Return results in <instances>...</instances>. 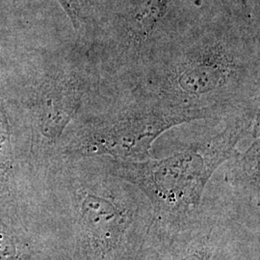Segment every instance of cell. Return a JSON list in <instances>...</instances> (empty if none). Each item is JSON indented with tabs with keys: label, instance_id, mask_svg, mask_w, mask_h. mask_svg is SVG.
I'll return each instance as SVG.
<instances>
[{
	"label": "cell",
	"instance_id": "6da1fadb",
	"mask_svg": "<svg viewBox=\"0 0 260 260\" xmlns=\"http://www.w3.org/2000/svg\"><path fill=\"white\" fill-rule=\"evenodd\" d=\"M259 29L231 14L159 48L108 94L220 121L259 106Z\"/></svg>",
	"mask_w": 260,
	"mask_h": 260
},
{
	"label": "cell",
	"instance_id": "8992f818",
	"mask_svg": "<svg viewBox=\"0 0 260 260\" xmlns=\"http://www.w3.org/2000/svg\"><path fill=\"white\" fill-rule=\"evenodd\" d=\"M80 212L86 229L100 241H109L113 238V233L118 234L121 215L111 202L99 196L83 193Z\"/></svg>",
	"mask_w": 260,
	"mask_h": 260
},
{
	"label": "cell",
	"instance_id": "5b68a950",
	"mask_svg": "<svg viewBox=\"0 0 260 260\" xmlns=\"http://www.w3.org/2000/svg\"><path fill=\"white\" fill-rule=\"evenodd\" d=\"M103 78L95 63L64 62L45 75L32 106L39 139L53 145L75 120L89 96L102 95Z\"/></svg>",
	"mask_w": 260,
	"mask_h": 260
},
{
	"label": "cell",
	"instance_id": "7a4b0ae2",
	"mask_svg": "<svg viewBox=\"0 0 260 260\" xmlns=\"http://www.w3.org/2000/svg\"><path fill=\"white\" fill-rule=\"evenodd\" d=\"M259 122V107L223 120V128L163 159L108 160V174L137 186L161 208L186 212L200 204L217 168L232 157L237 144Z\"/></svg>",
	"mask_w": 260,
	"mask_h": 260
},
{
	"label": "cell",
	"instance_id": "3957f363",
	"mask_svg": "<svg viewBox=\"0 0 260 260\" xmlns=\"http://www.w3.org/2000/svg\"><path fill=\"white\" fill-rule=\"evenodd\" d=\"M182 0H104L85 40L104 88L133 73L159 48L197 24L183 20ZM200 23V22H199Z\"/></svg>",
	"mask_w": 260,
	"mask_h": 260
},
{
	"label": "cell",
	"instance_id": "9c48e42d",
	"mask_svg": "<svg viewBox=\"0 0 260 260\" xmlns=\"http://www.w3.org/2000/svg\"><path fill=\"white\" fill-rule=\"evenodd\" d=\"M225 8L235 19L248 24H254L248 0H225Z\"/></svg>",
	"mask_w": 260,
	"mask_h": 260
},
{
	"label": "cell",
	"instance_id": "52a82bcc",
	"mask_svg": "<svg viewBox=\"0 0 260 260\" xmlns=\"http://www.w3.org/2000/svg\"><path fill=\"white\" fill-rule=\"evenodd\" d=\"M14 174V152L8 115L0 93V188L8 187Z\"/></svg>",
	"mask_w": 260,
	"mask_h": 260
},
{
	"label": "cell",
	"instance_id": "ba28073f",
	"mask_svg": "<svg viewBox=\"0 0 260 260\" xmlns=\"http://www.w3.org/2000/svg\"><path fill=\"white\" fill-rule=\"evenodd\" d=\"M69 16L76 33L85 40L93 16V0H57Z\"/></svg>",
	"mask_w": 260,
	"mask_h": 260
},
{
	"label": "cell",
	"instance_id": "8fae6325",
	"mask_svg": "<svg viewBox=\"0 0 260 260\" xmlns=\"http://www.w3.org/2000/svg\"><path fill=\"white\" fill-rule=\"evenodd\" d=\"M93 8L94 10L98 9L102 4H103V1L104 0H93Z\"/></svg>",
	"mask_w": 260,
	"mask_h": 260
},
{
	"label": "cell",
	"instance_id": "277c9868",
	"mask_svg": "<svg viewBox=\"0 0 260 260\" xmlns=\"http://www.w3.org/2000/svg\"><path fill=\"white\" fill-rule=\"evenodd\" d=\"M199 120L207 119L198 113L107 95L102 111L81 119L66 151L81 157L142 161L148 159L152 144L164 132Z\"/></svg>",
	"mask_w": 260,
	"mask_h": 260
},
{
	"label": "cell",
	"instance_id": "30bf717a",
	"mask_svg": "<svg viewBox=\"0 0 260 260\" xmlns=\"http://www.w3.org/2000/svg\"><path fill=\"white\" fill-rule=\"evenodd\" d=\"M19 259V248L16 239L6 230L0 229V260Z\"/></svg>",
	"mask_w": 260,
	"mask_h": 260
}]
</instances>
